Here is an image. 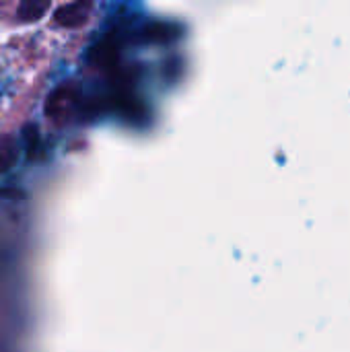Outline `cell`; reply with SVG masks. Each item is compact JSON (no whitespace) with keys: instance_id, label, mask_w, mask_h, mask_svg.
I'll return each instance as SVG.
<instances>
[{"instance_id":"3","label":"cell","mask_w":350,"mask_h":352,"mask_svg":"<svg viewBox=\"0 0 350 352\" xmlns=\"http://www.w3.org/2000/svg\"><path fill=\"white\" fill-rule=\"evenodd\" d=\"M179 37V27L171 23H151L144 27V39L149 41H173Z\"/></svg>"},{"instance_id":"5","label":"cell","mask_w":350,"mask_h":352,"mask_svg":"<svg viewBox=\"0 0 350 352\" xmlns=\"http://www.w3.org/2000/svg\"><path fill=\"white\" fill-rule=\"evenodd\" d=\"M50 8V2H37V0H25L17 8V19L21 23H35L39 21L45 10Z\"/></svg>"},{"instance_id":"6","label":"cell","mask_w":350,"mask_h":352,"mask_svg":"<svg viewBox=\"0 0 350 352\" xmlns=\"http://www.w3.org/2000/svg\"><path fill=\"white\" fill-rule=\"evenodd\" d=\"M23 138L27 140V142H25V148L29 151V157H33V151L39 148V134H37V128L25 126V128H23Z\"/></svg>"},{"instance_id":"1","label":"cell","mask_w":350,"mask_h":352,"mask_svg":"<svg viewBox=\"0 0 350 352\" xmlns=\"http://www.w3.org/2000/svg\"><path fill=\"white\" fill-rule=\"evenodd\" d=\"M76 103H78V89L72 85H62L54 93H50L45 101V116L50 120L62 122L72 113Z\"/></svg>"},{"instance_id":"2","label":"cell","mask_w":350,"mask_h":352,"mask_svg":"<svg viewBox=\"0 0 350 352\" xmlns=\"http://www.w3.org/2000/svg\"><path fill=\"white\" fill-rule=\"evenodd\" d=\"M93 4L91 2H70V4H62L60 8H56L54 12V21L60 27L66 29H78L89 21Z\"/></svg>"},{"instance_id":"4","label":"cell","mask_w":350,"mask_h":352,"mask_svg":"<svg viewBox=\"0 0 350 352\" xmlns=\"http://www.w3.org/2000/svg\"><path fill=\"white\" fill-rule=\"evenodd\" d=\"M19 161V142L14 136H0V173L8 171Z\"/></svg>"}]
</instances>
